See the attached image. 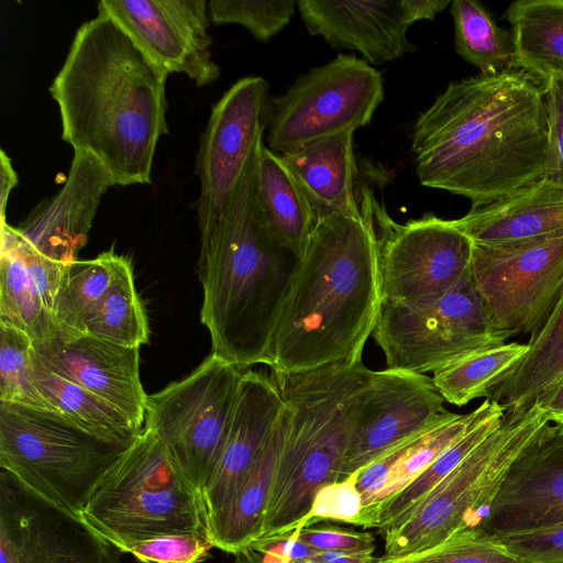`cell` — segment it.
I'll return each instance as SVG.
<instances>
[{
	"instance_id": "1",
	"label": "cell",
	"mask_w": 563,
	"mask_h": 563,
	"mask_svg": "<svg viewBox=\"0 0 563 563\" xmlns=\"http://www.w3.org/2000/svg\"><path fill=\"white\" fill-rule=\"evenodd\" d=\"M543 82L519 69L452 81L415 122L420 184L492 203L544 177Z\"/></svg>"
},
{
	"instance_id": "2",
	"label": "cell",
	"mask_w": 563,
	"mask_h": 563,
	"mask_svg": "<svg viewBox=\"0 0 563 563\" xmlns=\"http://www.w3.org/2000/svg\"><path fill=\"white\" fill-rule=\"evenodd\" d=\"M168 75L98 13L76 31L49 87L62 139L93 155L115 185L151 184L156 145L168 133Z\"/></svg>"
},
{
	"instance_id": "3",
	"label": "cell",
	"mask_w": 563,
	"mask_h": 563,
	"mask_svg": "<svg viewBox=\"0 0 563 563\" xmlns=\"http://www.w3.org/2000/svg\"><path fill=\"white\" fill-rule=\"evenodd\" d=\"M374 199L363 187L357 213L317 221L276 321L271 371L300 373L362 361L382 301Z\"/></svg>"
},
{
	"instance_id": "4",
	"label": "cell",
	"mask_w": 563,
	"mask_h": 563,
	"mask_svg": "<svg viewBox=\"0 0 563 563\" xmlns=\"http://www.w3.org/2000/svg\"><path fill=\"white\" fill-rule=\"evenodd\" d=\"M250 157L208 239L200 244L201 323L212 354L242 369L268 365L276 321L298 257L271 233L258 201L257 164Z\"/></svg>"
},
{
	"instance_id": "5",
	"label": "cell",
	"mask_w": 563,
	"mask_h": 563,
	"mask_svg": "<svg viewBox=\"0 0 563 563\" xmlns=\"http://www.w3.org/2000/svg\"><path fill=\"white\" fill-rule=\"evenodd\" d=\"M373 371L363 361L271 377L289 411L261 538L297 530L317 493L339 482Z\"/></svg>"
},
{
	"instance_id": "6",
	"label": "cell",
	"mask_w": 563,
	"mask_h": 563,
	"mask_svg": "<svg viewBox=\"0 0 563 563\" xmlns=\"http://www.w3.org/2000/svg\"><path fill=\"white\" fill-rule=\"evenodd\" d=\"M549 421L539 402L505 410L492 432L421 500L380 533L382 558L431 548L451 534L482 528L518 454Z\"/></svg>"
},
{
	"instance_id": "7",
	"label": "cell",
	"mask_w": 563,
	"mask_h": 563,
	"mask_svg": "<svg viewBox=\"0 0 563 563\" xmlns=\"http://www.w3.org/2000/svg\"><path fill=\"white\" fill-rule=\"evenodd\" d=\"M133 442L98 437L54 410L0 401L1 470L80 520Z\"/></svg>"
},
{
	"instance_id": "8",
	"label": "cell",
	"mask_w": 563,
	"mask_h": 563,
	"mask_svg": "<svg viewBox=\"0 0 563 563\" xmlns=\"http://www.w3.org/2000/svg\"><path fill=\"white\" fill-rule=\"evenodd\" d=\"M81 520L117 549L166 534L209 536L200 496L145 427L101 481Z\"/></svg>"
},
{
	"instance_id": "9",
	"label": "cell",
	"mask_w": 563,
	"mask_h": 563,
	"mask_svg": "<svg viewBox=\"0 0 563 563\" xmlns=\"http://www.w3.org/2000/svg\"><path fill=\"white\" fill-rule=\"evenodd\" d=\"M244 371L211 353L148 396L144 427L199 496L220 459Z\"/></svg>"
},
{
	"instance_id": "10",
	"label": "cell",
	"mask_w": 563,
	"mask_h": 563,
	"mask_svg": "<svg viewBox=\"0 0 563 563\" xmlns=\"http://www.w3.org/2000/svg\"><path fill=\"white\" fill-rule=\"evenodd\" d=\"M373 335L387 368L420 374L506 341L490 321L471 276L433 301L382 300Z\"/></svg>"
},
{
	"instance_id": "11",
	"label": "cell",
	"mask_w": 563,
	"mask_h": 563,
	"mask_svg": "<svg viewBox=\"0 0 563 563\" xmlns=\"http://www.w3.org/2000/svg\"><path fill=\"white\" fill-rule=\"evenodd\" d=\"M384 100L382 74L363 58L340 54L298 77L275 100L268 148L283 154L366 125Z\"/></svg>"
},
{
	"instance_id": "12",
	"label": "cell",
	"mask_w": 563,
	"mask_h": 563,
	"mask_svg": "<svg viewBox=\"0 0 563 563\" xmlns=\"http://www.w3.org/2000/svg\"><path fill=\"white\" fill-rule=\"evenodd\" d=\"M374 219L382 300L433 301L470 278L474 243L453 220L426 213L399 224L376 198Z\"/></svg>"
},
{
	"instance_id": "13",
	"label": "cell",
	"mask_w": 563,
	"mask_h": 563,
	"mask_svg": "<svg viewBox=\"0 0 563 563\" xmlns=\"http://www.w3.org/2000/svg\"><path fill=\"white\" fill-rule=\"evenodd\" d=\"M471 278L497 331L532 334L563 289V233L473 246Z\"/></svg>"
},
{
	"instance_id": "14",
	"label": "cell",
	"mask_w": 563,
	"mask_h": 563,
	"mask_svg": "<svg viewBox=\"0 0 563 563\" xmlns=\"http://www.w3.org/2000/svg\"><path fill=\"white\" fill-rule=\"evenodd\" d=\"M271 111L268 86L260 76L239 79L212 107L196 162L200 244L208 239L250 157L263 142Z\"/></svg>"
},
{
	"instance_id": "15",
	"label": "cell",
	"mask_w": 563,
	"mask_h": 563,
	"mask_svg": "<svg viewBox=\"0 0 563 563\" xmlns=\"http://www.w3.org/2000/svg\"><path fill=\"white\" fill-rule=\"evenodd\" d=\"M444 402L428 375L393 368L373 371L339 482L456 418Z\"/></svg>"
},
{
	"instance_id": "16",
	"label": "cell",
	"mask_w": 563,
	"mask_h": 563,
	"mask_svg": "<svg viewBox=\"0 0 563 563\" xmlns=\"http://www.w3.org/2000/svg\"><path fill=\"white\" fill-rule=\"evenodd\" d=\"M84 521L0 472V563H120Z\"/></svg>"
},
{
	"instance_id": "17",
	"label": "cell",
	"mask_w": 563,
	"mask_h": 563,
	"mask_svg": "<svg viewBox=\"0 0 563 563\" xmlns=\"http://www.w3.org/2000/svg\"><path fill=\"white\" fill-rule=\"evenodd\" d=\"M98 13L114 21L157 66L180 73L197 86L220 76L212 59L205 0H102Z\"/></svg>"
},
{
	"instance_id": "18",
	"label": "cell",
	"mask_w": 563,
	"mask_h": 563,
	"mask_svg": "<svg viewBox=\"0 0 563 563\" xmlns=\"http://www.w3.org/2000/svg\"><path fill=\"white\" fill-rule=\"evenodd\" d=\"M563 521V424H544L518 454L492 503V534L534 530Z\"/></svg>"
},
{
	"instance_id": "19",
	"label": "cell",
	"mask_w": 563,
	"mask_h": 563,
	"mask_svg": "<svg viewBox=\"0 0 563 563\" xmlns=\"http://www.w3.org/2000/svg\"><path fill=\"white\" fill-rule=\"evenodd\" d=\"M33 353L48 369L92 393L143 430L148 395L140 376V349L57 331L33 342Z\"/></svg>"
},
{
	"instance_id": "20",
	"label": "cell",
	"mask_w": 563,
	"mask_h": 563,
	"mask_svg": "<svg viewBox=\"0 0 563 563\" xmlns=\"http://www.w3.org/2000/svg\"><path fill=\"white\" fill-rule=\"evenodd\" d=\"M115 186L104 166L90 153L74 151L62 189L16 228L23 243L37 254L63 265L77 260L102 196Z\"/></svg>"
},
{
	"instance_id": "21",
	"label": "cell",
	"mask_w": 563,
	"mask_h": 563,
	"mask_svg": "<svg viewBox=\"0 0 563 563\" xmlns=\"http://www.w3.org/2000/svg\"><path fill=\"white\" fill-rule=\"evenodd\" d=\"M284 410L272 377L245 369L220 459L200 495L208 528L239 489Z\"/></svg>"
},
{
	"instance_id": "22",
	"label": "cell",
	"mask_w": 563,
	"mask_h": 563,
	"mask_svg": "<svg viewBox=\"0 0 563 563\" xmlns=\"http://www.w3.org/2000/svg\"><path fill=\"white\" fill-rule=\"evenodd\" d=\"M297 9L310 34L323 37L333 48L361 53L371 65L416 51L407 37L411 25L401 0H299Z\"/></svg>"
},
{
	"instance_id": "23",
	"label": "cell",
	"mask_w": 563,
	"mask_h": 563,
	"mask_svg": "<svg viewBox=\"0 0 563 563\" xmlns=\"http://www.w3.org/2000/svg\"><path fill=\"white\" fill-rule=\"evenodd\" d=\"M474 244L496 245L563 233V187L541 178L453 219Z\"/></svg>"
},
{
	"instance_id": "24",
	"label": "cell",
	"mask_w": 563,
	"mask_h": 563,
	"mask_svg": "<svg viewBox=\"0 0 563 563\" xmlns=\"http://www.w3.org/2000/svg\"><path fill=\"white\" fill-rule=\"evenodd\" d=\"M353 133L322 137L280 154L307 195L317 221L361 210L354 189L357 169Z\"/></svg>"
},
{
	"instance_id": "25",
	"label": "cell",
	"mask_w": 563,
	"mask_h": 563,
	"mask_svg": "<svg viewBox=\"0 0 563 563\" xmlns=\"http://www.w3.org/2000/svg\"><path fill=\"white\" fill-rule=\"evenodd\" d=\"M289 424L285 410L267 443L228 505L209 523L214 548L235 554L261 537L280 453Z\"/></svg>"
},
{
	"instance_id": "26",
	"label": "cell",
	"mask_w": 563,
	"mask_h": 563,
	"mask_svg": "<svg viewBox=\"0 0 563 563\" xmlns=\"http://www.w3.org/2000/svg\"><path fill=\"white\" fill-rule=\"evenodd\" d=\"M526 354L487 393L505 410L536 402L563 378V289Z\"/></svg>"
},
{
	"instance_id": "27",
	"label": "cell",
	"mask_w": 563,
	"mask_h": 563,
	"mask_svg": "<svg viewBox=\"0 0 563 563\" xmlns=\"http://www.w3.org/2000/svg\"><path fill=\"white\" fill-rule=\"evenodd\" d=\"M257 195L275 240L298 258L317 223L313 208L280 154L264 144L257 164Z\"/></svg>"
},
{
	"instance_id": "28",
	"label": "cell",
	"mask_w": 563,
	"mask_h": 563,
	"mask_svg": "<svg viewBox=\"0 0 563 563\" xmlns=\"http://www.w3.org/2000/svg\"><path fill=\"white\" fill-rule=\"evenodd\" d=\"M505 16L515 45L512 68L542 82L563 77V0H518Z\"/></svg>"
},
{
	"instance_id": "29",
	"label": "cell",
	"mask_w": 563,
	"mask_h": 563,
	"mask_svg": "<svg viewBox=\"0 0 563 563\" xmlns=\"http://www.w3.org/2000/svg\"><path fill=\"white\" fill-rule=\"evenodd\" d=\"M33 377L41 394L55 411L98 437L131 443L142 430L119 410L82 388L48 369L33 353Z\"/></svg>"
},
{
	"instance_id": "30",
	"label": "cell",
	"mask_w": 563,
	"mask_h": 563,
	"mask_svg": "<svg viewBox=\"0 0 563 563\" xmlns=\"http://www.w3.org/2000/svg\"><path fill=\"white\" fill-rule=\"evenodd\" d=\"M122 256L113 251L66 267L56 294L52 316L58 331L68 336L85 335V323L112 284Z\"/></svg>"
},
{
	"instance_id": "31",
	"label": "cell",
	"mask_w": 563,
	"mask_h": 563,
	"mask_svg": "<svg viewBox=\"0 0 563 563\" xmlns=\"http://www.w3.org/2000/svg\"><path fill=\"white\" fill-rule=\"evenodd\" d=\"M85 335L121 346L140 349L148 343L144 305L135 289L131 262L122 256L117 275L85 323Z\"/></svg>"
},
{
	"instance_id": "32",
	"label": "cell",
	"mask_w": 563,
	"mask_h": 563,
	"mask_svg": "<svg viewBox=\"0 0 563 563\" xmlns=\"http://www.w3.org/2000/svg\"><path fill=\"white\" fill-rule=\"evenodd\" d=\"M527 350V344L517 342L483 347L433 372L432 379L445 401L461 407L486 397Z\"/></svg>"
},
{
	"instance_id": "33",
	"label": "cell",
	"mask_w": 563,
	"mask_h": 563,
	"mask_svg": "<svg viewBox=\"0 0 563 563\" xmlns=\"http://www.w3.org/2000/svg\"><path fill=\"white\" fill-rule=\"evenodd\" d=\"M505 409L499 407L470 428L405 488L364 515L358 527L379 532L395 522L450 474L497 426Z\"/></svg>"
},
{
	"instance_id": "34",
	"label": "cell",
	"mask_w": 563,
	"mask_h": 563,
	"mask_svg": "<svg viewBox=\"0 0 563 563\" xmlns=\"http://www.w3.org/2000/svg\"><path fill=\"white\" fill-rule=\"evenodd\" d=\"M456 53L483 75L512 68L515 45L511 32L499 27L484 5L475 0H453Z\"/></svg>"
},
{
	"instance_id": "35",
	"label": "cell",
	"mask_w": 563,
	"mask_h": 563,
	"mask_svg": "<svg viewBox=\"0 0 563 563\" xmlns=\"http://www.w3.org/2000/svg\"><path fill=\"white\" fill-rule=\"evenodd\" d=\"M0 322L21 330L33 342L45 341L58 331L29 279L21 256L7 247L0 252Z\"/></svg>"
},
{
	"instance_id": "36",
	"label": "cell",
	"mask_w": 563,
	"mask_h": 563,
	"mask_svg": "<svg viewBox=\"0 0 563 563\" xmlns=\"http://www.w3.org/2000/svg\"><path fill=\"white\" fill-rule=\"evenodd\" d=\"M32 347L29 335L0 322V401L55 411L34 382Z\"/></svg>"
},
{
	"instance_id": "37",
	"label": "cell",
	"mask_w": 563,
	"mask_h": 563,
	"mask_svg": "<svg viewBox=\"0 0 563 563\" xmlns=\"http://www.w3.org/2000/svg\"><path fill=\"white\" fill-rule=\"evenodd\" d=\"M375 563H525L496 536L482 528L465 529L442 542L399 558H376Z\"/></svg>"
},
{
	"instance_id": "38",
	"label": "cell",
	"mask_w": 563,
	"mask_h": 563,
	"mask_svg": "<svg viewBox=\"0 0 563 563\" xmlns=\"http://www.w3.org/2000/svg\"><path fill=\"white\" fill-rule=\"evenodd\" d=\"M297 8L294 0H211L210 20L216 24L235 23L246 27L258 41H268L290 21Z\"/></svg>"
},
{
	"instance_id": "39",
	"label": "cell",
	"mask_w": 563,
	"mask_h": 563,
	"mask_svg": "<svg viewBox=\"0 0 563 563\" xmlns=\"http://www.w3.org/2000/svg\"><path fill=\"white\" fill-rule=\"evenodd\" d=\"M214 548L209 536L200 533L166 534L121 545L143 563H199Z\"/></svg>"
},
{
	"instance_id": "40",
	"label": "cell",
	"mask_w": 563,
	"mask_h": 563,
	"mask_svg": "<svg viewBox=\"0 0 563 563\" xmlns=\"http://www.w3.org/2000/svg\"><path fill=\"white\" fill-rule=\"evenodd\" d=\"M361 511L362 498L353 477H350L323 486L299 528L328 520L357 526Z\"/></svg>"
},
{
	"instance_id": "41",
	"label": "cell",
	"mask_w": 563,
	"mask_h": 563,
	"mask_svg": "<svg viewBox=\"0 0 563 563\" xmlns=\"http://www.w3.org/2000/svg\"><path fill=\"white\" fill-rule=\"evenodd\" d=\"M494 536L525 563H563V521L534 530Z\"/></svg>"
},
{
	"instance_id": "42",
	"label": "cell",
	"mask_w": 563,
	"mask_h": 563,
	"mask_svg": "<svg viewBox=\"0 0 563 563\" xmlns=\"http://www.w3.org/2000/svg\"><path fill=\"white\" fill-rule=\"evenodd\" d=\"M290 533L318 551L373 555L376 548L372 533L330 523H314Z\"/></svg>"
},
{
	"instance_id": "43",
	"label": "cell",
	"mask_w": 563,
	"mask_h": 563,
	"mask_svg": "<svg viewBox=\"0 0 563 563\" xmlns=\"http://www.w3.org/2000/svg\"><path fill=\"white\" fill-rule=\"evenodd\" d=\"M548 115L544 178L563 187V77L543 82Z\"/></svg>"
},
{
	"instance_id": "44",
	"label": "cell",
	"mask_w": 563,
	"mask_h": 563,
	"mask_svg": "<svg viewBox=\"0 0 563 563\" xmlns=\"http://www.w3.org/2000/svg\"><path fill=\"white\" fill-rule=\"evenodd\" d=\"M249 547H252L261 552L274 553L291 561L292 563H303L320 552L306 544L305 542L296 539L291 533L279 537L257 539Z\"/></svg>"
},
{
	"instance_id": "45",
	"label": "cell",
	"mask_w": 563,
	"mask_h": 563,
	"mask_svg": "<svg viewBox=\"0 0 563 563\" xmlns=\"http://www.w3.org/2000/svg\"><path fill=\"white\" fill-rule=\"evenodd\" d=\"M451 2L450 0H401L405 16L410 25L422 20H433Z\"/></svg>"
},
{
	"instance_id": "46",
	"label": "cell",
	"mask_w": 563,
	"mask_h": 563,
	"mask_svg": "<svg viewBox=\"0 0 563 563\" xmlns=\"http://www.w3.org/2000/svg\"><path fill=\"white\" fill-rule=\"evenodd\" d=\"M537 402L544 409L550 422L563 424V378L547 390Z\"/></svg>"
},
{
	"instance_id": "47",
	"label": "cell",
	"mask_w": 563,
	"mask_h": 563,
	"mask_svg": "<svg viewBox=\"0 0 563 563\" xmlns=\"http://www.w3.org/2000/svg\"><path fill=\"white\" fill-rule=\"evenodd\" d=\"M18 185V175L11 159L3 150L0 151V216L5 220V208L11 190Z\"/></svg>"
},
{
	"instance_id": "48",
	"label": "cell",
	"mask_w": 563,
	"mask_h": 563,
	"mask_svg": "<svg viewBox=\"0 0 563 563\" xmlns=\"http://www.w3.org/2000/svg\"><path fill=\"white\" fill-rule=\"evenodd\" d=\"M369 554H353L335 551H320L303 563H375Z\"/></svg>"
},
{
	"instance_id": "49",
	"label": "cell",
	"mask_w": 563,
	"mask_h": 563,
	"mask_svg": "<svg viewBox=\"0 0 563 563\" xmlns=\"http://www.w3.org/2000/svg\"><path fill=\"white\" fill-rule=\"evenodd\" d=\"M233 563H292L291 561L271 552H261L247 547L234 554Z\"/></svg>"
}]
</instances>
